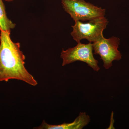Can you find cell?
I'll return each instance as SVG.
<instances>
[{
    "label": "cell",
    "instance_id": "1",
    "mask_svg": "<svg viewBox=\"0 0 129 129\" xmlns=\"http://www.w3.org/2000/svg\"><path fill=\"white\" fill-rule=\"evenodd\" d=\"M11 31L0 33V81L11 79L21 80L33 86L37 81L24 66L25 56L20 49V44L15 43L10 37Z\"/></svg>",
    "mask_w": 129,
    "mask_h": 129
},
{
    "label": "cell",
    "instance_id": "2",
    "mask_svg": "<svg viewBox=\"0 0 129 129\" xmlns=\"http://www.w3.org/2000/svg\"><path fill=\"white\" fill-rule=\"evenodd\" d=\"M108 23L104 16L90 20L86 23L75 21L74 25L72 26L73 30L71 35L77 43L83 39L87 40L90 42H95L104 37L103 31Z\"/></svg>",
    "mask_w": 129,
    "mask_h": 129
},
{
    "label": "cell",
    "instance_id": "3",
    "mask_svg": "<svg viewBox=\"0 0 129 129\" xmlns=\"http://www.w3.org/2000/svg\"><path fill=\"white\" fill-rule=\"evenodd\" d=\"M63 7L74 21H85L104 17L106 9L84 0H61Z\"/></svg>",
    "mask_w": 129,
    "mask_h": 129
},
{
    "label": "cell",
    "instance_id": "4",
    "mask_svg": "<svg viewBox=\"0 0 129 129\" xmlns=\"http://www.w3.org/2000/svg\"><path fill=\"white\" fill-rule=\"evenodd\" d=\"M92 51V44L90 42L86 44L80 42L73 48L66 50L63 49L60 56L62 59V66L80 61L87 63L94 71L98 72L100 69L98 61L94 57Z\"/></svg>",
    "mask_w": 129,
    "mask_h": 129
},
{
    "label": "cell",
    "instance_id": "5",
    "mask_svg": "<svg viewBox=\"0 0 129 129\" xmlns=\"http://www.w3.org/2000/svg\"><path fill=\"white\" fill-rule=\"evenodd\" d=\"M120 42L119 38L114 36L109 39L103 37L92 42L94 54L100 56L106 69H109L112 66L114 61H119L122 58V54L118 50Z\"/></svg>",
    "mask_w": 129,
    "mask_h": 129
},
{
    "label": "cell",
    "instance_id": "6",
    "mask_svg": "<svg viewBox=\"0 0 129 129\" xmlns=\"http://www.w3.org/2000/svg\"><path fill=\"white\" fill-rule=\"evenodd\" d=\"M89 116L85 112H81L75 120L72 123H63L59 125L48 124L44 120L39 126L35 127L37 129H82L89 123Z\"/></svg>",
    "mask_w": 129,
    "mask_h": 129
},
{
    "label": "cell",
    "instance_id": "7",
    "mask_svg": "<svg viewBox=\"0 0 129 129\" xmlns=\"http://www.w3.org/2000/svg\"><path fill=\"white\" fill-rule=\"evenodd\" d=\"M15 26L16 24L8 18L3 0H0V31H11Z\"/></svg>",
    "mask_w": 129,
    "mask_h": 129
},
{
    "label": "cell",
    "instance_id": "8",
    "mask_svg": "<svg viewBox=\"0 0 129 129\" xmlns=\"http://www.w3.org/2000/svg\"><path fill=\"white\" fill-rule=\"evenodd\" d=\"M4 1H6L7 2H12L13 1V0H4Z\"/></svg>",
    "mask_w": 129,
    "mask_h": 129
}]
</instances>
